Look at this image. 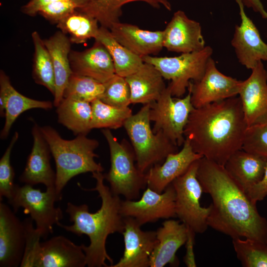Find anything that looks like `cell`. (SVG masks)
Returning a JSON list of instances; mask_svg holds the SVG:
<instances>
[{
  "label": "cell",
  "mask_w": 267,
  "mask_h": 267,
  "mask_svg": "<svg viewBox=\"0 0 267 267\" xmlns=\"http://www.w3.org/2000/svg\"><path fill=\"white\" fill-rule=\"evenodd\" d=\"M197 176L212 202L208 226L231 238H249L267 244V220L257 203L220 165L202 157Z\"/></svg>",
  "instance_id": "cell-1"
},
{
  "label": "cell",
  "mask_w": 267,
  "mask_h": 267,
  "mask_svg": "<svg viewBox=\"0 0 267 267\" xmlns=\"http://www.w3.org/2000/svg\"><path fill=\"white\" fill-rule=\"evenodd\" d=\"M247 128L240 98L236 96L194 108L184 135L195 152L224 166L242 149Z\"/></svg>",
  "instance_id": "cell-2"
},
{
  "label": "cell",
  "mask_w": 267,
  "mask_h": 267,
  "mask_svg": "<svg viewBox=\"0 0 267 267\" xmlns=\"http://www.w3.org/2000/svg\"><path fill=\"white\" fill-rule=\"evenodd\" d=\"M92 177L96 180L95 187L89 189L82 187L81 188L98 192L101 200L99 209L92 213L86 204L77 205L68 202L66 213L73 224L66 225L59 222L57 225L78 236L85 234L89 237V245L82 244L88 267H109L113 265V261L107 254L106 242L110 234L122 233L124 231V218L120 212L122 200L104 184L102 172L92 173Z\"/></svg>",
  "instance_id": "cell-3"
},
{
  "label": "cell",
  "mask_w": 267,
  "mask_h": 267,
  "mask_svg": "<svg viewBox=\"0 0 267 267\" xmlns=\"http://www.w3.org/2000/svg\"><path fill=\"white\" fill-rule=\"evenodd\" d=\"M40 128L55 161V191L61 199L62 190L72 178L88 172L103 171L101 164L95 160L98 157L95 153L99 146L98 140L83 134L67 140L63 138L51 126Z\"/></svg>",
  "instance_id": "cell-4"
},
{
  "label": "cell",
  "mask_w": 267,
  "mask_h": 267,
  "mask_svg": "<svg viewBox=\"0 0 267 267\" xmlns=\"http://www.w3.org/2000/svg\"><path fill=\"white\" fill-rule=\"evenodd\" d=\"M149 110V104L143 105L124 125L135 154L136 166L145 174L152 167L162 164L170 154L178 151V146L163 132H153Z\"/></svg>",
  "instance_id": "cell-5"
},
{
  "label": "cell",
  "mask_w": 267,
  "mask_h": 267,
  "mask_svg": "<svg viewBox=\"0 0 267 267\" xmlns=\"http://www.w3.org/2000/svg\"><path fill=\"white\" fill-rule=\"evenodd\" d=\"M101 132L109 146L111 162L109 172L103 174L104 179L113 194L121 195L127 200L138 199L147 183L145 174L136 166L132 146L126 139L119 142L109 129Z\"/></svg>",
  "instance_id": "cell-6"
},
{
  "label": "cell",
  "mask_w": 267,
  "mask_h": 267,
  "mask_svg": "<svg viewBox=\"0 0 267 267\" xmlns=\"http://www.w3.org/2000/svg\"><path fill=\"white\" fill-rule=\"evenodd\" d=\"M213 50L210 46L203 49L181 53L174 57H157L149 55L142 58L144 62L153 65L169 84L172 94L182 97L188 89L191 81H197L203 76L206 65Z\"/></svg>",
  "instance_id": "cell-7"
},
{
  "label": "cell",
  "mask_w": 267,
  "mask_h": 267,
  "mask_svg": "<svg viewBox=\"0 0 267 267\" xmlns=\"http://www.w3.org/2000/svg\"><path fill=\"white\" fill-rule=\"evenodd\" d=\"M61 199L57 195L55 188H46L45 192L25 184H16L11 198L8 201L14 212L20 207L25 214H29L36 223V229L41 238L45 239L53 232V225H57L63 218L62 210L55 207V203Z\"/></svg>",
  "instance_id": "cell-8"
},
{
  "label": "cell",
  "mask_w": 267,
  "mask_h": 267,
  "mask_svg": "<svg viewBox=\"0 0 267 267\" xmlns=\"http://www.w3.org/2000/svg\"><path fill=\"white\" fill-rule=\"evenodd\" d=\"M198 161L193 163L172 184L176 192L177 217L195 233H203L209 226L211 206L202 207L200 203L203 190L197 176Z\"/></svg>",
  "instance_id": "cell-9"
},
{
  "label": "cell",
  "mask_w": 267,
  "mask_h": 267,
  "mask_svg": "<svg viewBox=\"0 0 267 267\" xmlns=\"http://www.w3.org/2000/svg\"><path fill=\"white\" fill-rule=\"evenodd\" d=\"M183 97H174L169 85L160 97L150 104L149 118L154 123V133L162 132L177 146H182L184 131L191 112L194 108L191 92Z\"/></svg>",
  "instance_id": "cell-10"
},
{
  "label": "cell",
  "mask_w": 267,
  "mask_h": 267,
  "mask_svg": "<svg viewBox=\"0 0 267 267\" xmlns=\"http://www.w3.org/2000/svg\"><path fill=\"white\" fill-rule=\"evenodd\" d=\"M175 200L176 192L172 183L162 193L147 187L139 199L122 200L120 212L124 218H133L142 226L159 219L177 217Z\"/></svg>",
  "instance_id": "cell-11"
},
{
  "label": "cell",
  "mask_w": 267,
  "mask_h": 267,
  "mask_svg": "<svg viewBox=\"0 0 267 267\" xmlns=\"http://www.w3.org/2000/svg\"><path fill=\"white\" fill-rule=\"evenodd\" d=\"M241 82L219 71L211 57L203 76L197 81H191L187 90L191 92L193 106L198 108L237 96Z\"/></svg>",
  "instance_id": "cell-12"
},
{
  "label": "cell",
  "mask_w": 267,
  "mask_h": 267,
  "mask_svg": "<svg viewBox=\"0 0 267 267\" xmlns=\"http://www.w3.org/2000/svg\"><path fill=\"white\" fill-rule=\"evenodd\" d=\"M26 243V231L13 210L0 202V267H17L22 261Z\"/></svg>",
  "instance_id": "cell-13"
},
{
  "label": "cell",
  "mask_w": 267,
  "mask_h": 267,
  "mask_svg": "<svg viewBox=\"0 0 267 267\" xmlns=\"http://www.w3.org/2000/svg\"><path fill=\"white\" fill-rule=\"evenodd\" d=\"M251 70L238 93L248 127L267 122V69L260 61Z\"/></svg>",
  "instance_id": "cell-14"
},
{
  "label": "cell",
  "mask_w": 267,
  "mask_h": 267,
  "mask_svg": "<svg viewBox=\"0 0 267 267\" xmlns=\"http://www.w3.org/2000/svg\"><path fill=\"white\" fill-rule=\"evenodd\" d=\"M235 0L239 8L241 22L235 26L231 43L239 62L252 70L259 61H267V44L262 40L258 29L247 15L242 0Z\"/></svg>",
  "instance_id": "cell-15"
},
{
  "label": "cell",
  "mask_w": 267,
  "mask_h": 267,
  "mask_svg": "<svg viewBox=\"0 0 267 267\" xmlns=\"http://www.w3.org/2000/svg\"><path fill=\"white\" fill-rule=\"evenodd\" d=\"M122 232L124 252L119 262L109 267H148L152 253L157 243L156 231H144L135 220L124 217Z\"/></svg>",
  "instance_id": "cell-16"
},
{
  "label": "cell",
  "mask_w": 267,
  "mask_h": 267,
  "mask_svg": "<svg viewBox=\"0 0 267 267\" xmlns=\"http://www.w3.org/2000/svg\"><path fill=\"white\" fill-rule=\"evenodd\" d=\"M205 46L200 24L182 10L175 12L163 30V47L170 51L185 53Z\"/></svg>",
  "instance_id": "cell-17"
},
{
  "label": "cell",
  "mask_w": 267,
  "mask_h": 267,
  "mask_svg": "<svg viewBox=\"0 0 267 267\" xmlns=\"http://www.w3.org/2000/svg\"><path fill=\"white\" fill-rule=\"evenodd\" d=\"M86 254L78 245L62 235L39 243L32 267H84Z\"/></svg>",
  "instance_id": "cell-18"
},
{
  "label": "cell",
  "mask_w": 267,
  "mask_h": 267,
  "mask_svg": "<svg viewBox=\"0 0 267 267\" xmlns=\"http://www.w3.org/2000/svg\"><path fill=\"white\" fill-rule=\"evenodd\" d=\"M40 127L34 123L32 130L33 144L19 180L32 186L41 183L46 188H55L56 173L50 164L51 151Z\"/></svg>",
  "instance_id": "cell-19"
},
{
  "label": "cell",
  "mask_w": 267,
  "mask_h": 267,
  "mask_svg": "<svg viewBox=\"0 0 267 267\" xmlns=\"http://www.w3.org/2000/svg\"><path fill=\"white\" fill-rule=\"evenodd\" d=\"M203 156L195 152L186 139L180 150L168 155L161 164L150 168L145 173L147 186L162 193L177 178L183 175L195 161Z\"/></svg>",
  "instance_id": "cell-20"
},
{
  "label": "cell",
  "mask_w": 267,
  "mask_h": 267,
  "mask_svg": "<svg viewBox=\"0 0 267 267\" xmlns=\"http://www.w3.org/2000/svg\"><path fill=\"white\" fill-rule=\"evenodd\" d=\"M53 106V103L50 101L34 99L19 92L11 85L9 78L0 70V115L5 117L0 132L1 139L7 137L13 124L24 112L35 108L49 110Z\"/></svg>",
  "instance_id": "cell-21"
},
{
  "label": "cell",
  "mask_w": 267,
  "mask_h": 267,
  "mask_svg": "<svg viewBox=\"0 0 267 267\" xmlns=\"http://www.w3.org/2000/svg\"><path fill=\"white\" fill-rule=\"evenodd\" d=\"M69 61L73 73L90 77L103 84L116 74L110 53L96 40L92 46L84 51L71 50Z\"/></svg>",
  "instance_id": "cell-22"
},
{
  "label": "cell",
  "mask_w": 267,
  "mask_h": 267,
  "mask_svg": "<svg viewBox=\"0 0 267 267\" xmlns=\"http://www.w3.org/2000/svg\"><path fill=\"white\" fill-rule=\"evenodd\" d=\"M156 232L157 243L150 257V267L178 265L176 254L187 240L188 227L178 221L167 220Z\"/></svg>",
  "instance_id": "cell-23"
},
{
  "label": "cell",
  "mask_w": 267,
  "mask_h": 267,
  "mask_svg": "<svg viewBox=\"0 0 267 267\" xmlns=\"http://www.w3.org/2000/svg\"><path fill=\"white\" fill-rule=\"evenodd\" d=\"M109 29L119 43L141 58L158 54L164 47L163 30H143L120 21L113 23Z\"/></svg>",
  "instance_id": "cell-24"
},
{
  "label": "cell",
  "mask_w": 267,
  "mask_h": 267,
  "mask_svg": "<svg viewBox=\"0 0 267 267\" xmlns=\"http://www.w3.org/2000/svg\"><path fill=\"white\" fill-rule=\"evenodd\" d=\"M43 40L53 64L55 84L53 103L54 106L57 107L63 98L64 90L73 73L69 61L71 42L61 31Z\"/></svg>",
  "instance_id": "cell-25"
},
{
  "label": "cell",
  "mask_w": 267,
  "mask_h": 267,
  "mask_svg": "<svg viewBox=\"0 0 267 267\" xmlns=\"http://www.w3.org/2000/svg\"><path fill=\"white\" fill-rule=\"evenodd\" d=\"M131 91V103L143 105L157 100L167 86L160 72L144 62L134 73L126 77Z\"/></svg>",
  "instance_id": "cell-26"
},
{
  "label": "cell",
  "mask_w": 267,
  "mask_h": 267,
  "mask_svg": "<svg viewBox=\"0 0 267 267\" xmlns=\"http://www.w3.org/2000/svg\"><path fill=\"white\" fill-rule=\"evenodd\" d=\"M267 159L240 149L234 153L223 166L227 172L246 192L262 178Z\"/></svg>",
  "instance_id": "cell-27"
},
{
  "label": "cell",
  "mask_w": 267,
  "mask_h": 267,
  "mask_svg": "<svg viewBox=\"0 0 267 267\" xmlns=\"http://www.w3.org/2000/svg\"><path fill=\"white\" fill-rule=\"evenodd\" d=\"M56 107L58 122L72 131L74 135H87L92 130L91 103L64 97Z\"/></svg>",
  "instance_id": "cell-28"
},
{
  "label": "cell",
  "mask_w": 267,
  "mask_h": 267,
  "mask_svg": "<svg viewBox=\"0 0 267 267\" xmlns=\"http://www.w3.org/2000/svg\"><path fill=\"white\" fill-rule=\"evenodd\" d=\"M94 39L108 51L118 75L126 78L136 72L143 63L142 58L119 43L107 28L100 26Z\"/></svg>",
  "instance_id": "cell-29"
},
{
  "label": "cell",
  "mask_w": 267,
  "mask_h": 267,
  "mask_svg": "<svg viewBox=\"0 0 267 267\" xmlns=\"http://www.w3.org/2000/svg\"><path fill=\"white\" fill-rule=\"evenodd\" d=\"M98 24L95 18L77 8L56 24L61 32L69 35L71 43L79 44L95 38Z\"/></svg>",
  "instance_id": "cell-30"
},
{
  "label": "cell",
  "mask_w": 267,
  "mask_h": 267,
  "mask_svg": "<svg viewBox=\"0 0 267 267\" xmlns=\"http://www.w3.org/2000/svg\"><path fill=\"white\" fill-rule=\"evenodd\" d=\"M32 38L34 46L33 79L36 83L46 88L54 96L55 76L51 56L38 32H33Z\"/></svg>",
  "instance_id": "cell-31"
},
{
  "label": "cell",
  "mask_w": 267,
  "mask_h": 267,
  "mask_svg": "<svg viewBox=\"0 0 267 267\" xmlns=\"http://www.w3.org/2000/svg\"><path fill=\"white\" fill-rule=\"evenodd\" d=\"M93 129L116 130L124 127L125 122L133 114L129 107H117L97 99L91 102Z\"/></svg>",
  "instance_id": "cell-32"
},
{
  "label": "cell",
  "mask_w": 267,
  "mask_h": 267,
  "mask_svg": "<svg viewBox=\"0 0 267 267\" xmlns=\"http://www.w3.org/2000/svg\"><path fill=\"white\" fill-rule=\"evenodd\" d=\"M237 259L244 267H267V244L242 238H232Z\"/></svg>",
  "instance_id": "cell-33"
},
{
  "label": "cell",
  "mask_w": 267,
  "mask_h": 267,
  "mask_svg": "<svg viewBox=\"0 0 267 267\" xmlns=\"http://www.w3.org/2000/svg\"><path fill=\"white\" fill-rule=\"evenodd\" d=\"M104 85L93 78L72 73L64 90L63 98H73L91 103L100 99Z\"/></svg>",
  "instance_id": "cell-34"
},
{
  "label": "cell",
  "mask_w": 267,
  "mask_h": 267,
  "mask_svg": "<svg viewBox=\"0 0 267 267\" xmlns=\"http://www.w3.org/2000/svg\"><path fill=\"white\" fill-rule=\"evenodd\" d=\"M104 85V92L99 99L113 106L129 107L131 104V91L125 77L115 74Z\"/></svg>",
  "instance_id": "cell-35"
},
{
  "label": "cell",
  "mask_w": 267,
  "mask_h": 267,
  "mask_svg": "<svg viewBox=\"0 0 267 267\" xmlns=\"http://www.w3.org/2000/svg\"><path fill=\"white\" fill-rule=\"evenodd\" d=\"M19 138L16 132L13 134L9 145L0 160V199L2 197L9 200L12 197L16 184L14 183V171L10 163L12 149Z\"/></svg>",
  "instance_id": "cell-36"
},
{
  "label": "cell",
  "mask_w": 267,
  "mask_h": 267,
  "mask_svg": "<svg viewBox=\"0 0 267 267\" xmlns=\"http://www.w3.org/2000/svg\"><path fill=\"white\" fill-rule=\"evenodd\" d=\"M242 149L267 159V122L247 128Z\"/></svg>",
  "instance_id": "cell-37"
},
{
  "label": "cell",
  "mask_w": 267,
  "mask_h": 267,
  "mask_svg": "<svg viewBox=\"0 0 267 267\" xmlns=\"http://www.w3.org/2000/svg\"><path fill=\"white\" fill-rule=\"evenodd\" d=\"M98 2L108 19L112 23L119 22L122 15V6L129 2L141 1L155 8L163 6L171 10V4L168 0H97Z\"/></svg>",
  "instance_id": "cell-38"
},
{
  "label": "cell",
  "mask_w": 267,
  "mask_h": 267,
  "mask_svg": "<svg viewBox=\"0 0 267 267\" xmlns=\"http://www.w3.org/2000/svg\"><path fill=\"white\" fill-rule=\"evenodd\" d=\"M81 6L82 2L78 0H60L44 6L38 14L49 21L57 24Z\"/></svg>",
  "instance_id": "cell-39"
},
{
  "label": "cell",
  "mask_w": 267,
  "mask_h": 267,
  "mask_svg": "<svg viewBox=\"0 0 267 267\" xmlns=\"http://www.w3.org/2000/svg\"><path fill=\"white\" fill-rule=\"evenodd\" d=\"M254 203L262 201L267 196V162L264 176L261 180L251 187L246 192Z\"/></svg>",
  "instance_id": "cell-40"
},
{
  "label": "cell",
  "mask_w": 267,
  "mask_h": 267,
  "mask_svg": "<svg viewBox=\"0 0 267 267\" xmlns=\"http://www.w3.org/2000/svg\"><path fill=\"white\" fill-rule=\"evenodd\" d=\"M58 0H29L26 4L21 6V11L25 14L35 16L39 13L43 7L50 3ZM78 0L82 2V6L84 0Z\"/></svg>",
  "instance_id": "cell-41"
},
{
  "label": "cell",
  "mask_w": 267,
  "mask_h": 267,
  "mask_svg": "<svg viewBox=\"0 0 267 267\" xmlns=\"http://www.w3.org/2000/svg\"><path fill=\"white\" fill-rule=\"evenodd\" d=\"M242 1L245 6L252 8L254 11L259 13L263 18L267 19V12L260 0H242Z\"/></svg>",
  "instance_id": "cell-42"
},
{
  "label": "cell",
  "mask_w": 267,
  "mask_h": 267,
  "mask_svg": "<svg viewBox=\"0 0 267 267\" xmlns=\"http://www.w3.org/2000/svg\"></svg>",
  "instance_id": "cell-43"
}]
</instances>
